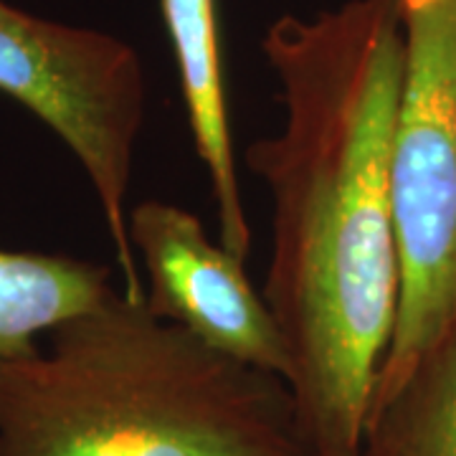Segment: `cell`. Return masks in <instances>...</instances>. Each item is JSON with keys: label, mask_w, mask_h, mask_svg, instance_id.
<instances>
[{"label": "cell", "mask_w": 456, "mask_h": 456, "mask_svg": "<svg viewBox=\"0 0 456 456\" xmlns=\"http://www.w3.org/2000/svg\"><path fill=\"white\" fill-rule=\"evenodd\" d=\"M127 228L152 314L226 358L289 380V347L264 292L251 284L246 261L216 244L198 216L167 200H142L130 208Z\"/></svg>", "instance_id": "obj_5"}, {"label": "cell", "mask_w": 456, "mask_h": 456, "mask_svg": "<svg viewBox=\"0 0 456 456\" xmlns=\"http://www.w3.org/2000/svg\"><path fill=\"white\" fill-rule=\"evenodd\" d=\"M0 92L36 114L82 165L112 239L119 289L145 299L130 241L132 165L147 117L142 59L127 41L0 0Z\"/></svg>", "instance_id": "obj_4"}, {"label": "cell", "mask_w": 456, "mask_h": 456, "mask_svg": "<svg viewBox=\"0 0 456 456\" xmlns=\"http://www.w3.org/2000/svg\"><path fill=\"white\" fill-rule=\"evenodd\" d=\"M0 456H312L289 386L114 289L0 360Z\"/></svg>", "instance_id": "obj_2"}, {"label": "cell", "mask_w": 456, "mask_h": 456, "mask_svg": "<svg viewBox=\"0 0 456 456\" xmlns=\"http://www.w3.org/2000/svg\"><path fill=\"white\" fill-rule=\"evenodd\" d=\"M261 49L284 125L246 150L272 193L264 299L289 347L312 456H360L398 312L391 145L406 71L403 0L277 18Z\"/></svg>", "instance_id": "obj_1"}, {"label": "cell", "mask_w": 456, "mask_h": 456, "mask_svg": "<svg viewBox=\"0 0 456 456\" xmlns=\"http://www.w3.org/2000/svg\"><path fill=\"white\" fill-rule=\"evenodd\" d=\"M360 456H456V317L370 403Z\"/></svg>", "instance_id": "obj_8"}, {"label": "cell", "mask_w": 456, "mask_h": 456, "mask_svg": "<svg viewBox=\"0 0 456 456\" xmlns=\"http://www.w3.org/2000/svg\"><path fill=\"white\" fill-rule=\"evenodd\" d=\"M114 289L110 266L97 261L0 248V360L31 353L41 335L94 310Z\"/></svg>", "instance_id": "obj_7"}, {"label": "cell", "mask_w": 456, "mask_h": 456, "mask_svg": "<svg viewBox=\"0 0 456 456\" xmlns=\"http://www.w3.org/2000/svg\"><path fill=\"white\" fill-rule=\"evenodd\" d=\"M160 5L178 61L193 145L211 178L221 244L246 261L251 251V224L236 167L216 0H160Z\"/></svg>", "instance_id": "obj_6"}, {"label": "cell", "mask_w": 456, "mask_h": 456, "mask_svg": "<svg viewBox=\"0 0 456 456\" xmlns=\"http://www.w3.org/2000/svg\"><path fill=\"white\" fill-rule=\"evenodd\" d=\"M403 26L406 71L391 145L398 312L373 401L456 317V0H403Z\"/></svg>", "instance_id": "obj_3"}]
</instances>
